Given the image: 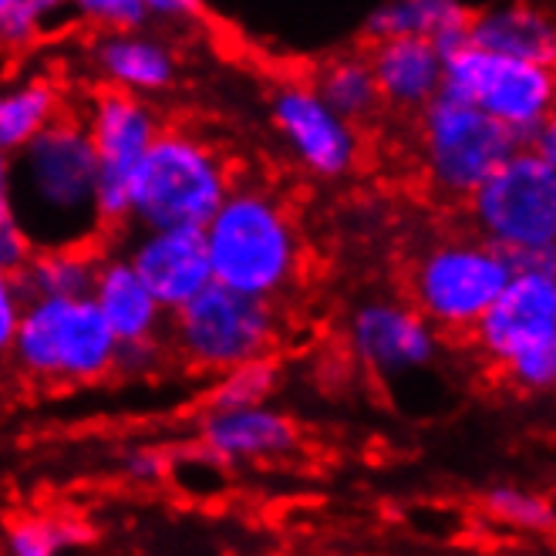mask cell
<instances>
[{
    "mask_svg": "<svg viewBox=\"0 0 556 556\" xmlns=\"http://www.w3.org/2000/svg\"><path fill=\"white\" fill-rule=\"evenodd\" d=\"M311 85L317 88V94L327 105L357 125L375 118L381 109V94H378V85L371 75L368 54H362V51H344V54L327 58L314 72Z\"/></svg>",
    "mask_w": 556,
    "mask_h": 556,
    "instance_id": "23",
    "label": "cell"
},
{
    "mask_svg": "<svg viewBox=\"0 0 556 556\" xmlns=\"http://www.w3.org/2000/svg\"><path fill=\"white\" fill-rule=\"evenodd\" d=\"M237 173L219 146L182 125H162L132 179L128 226H195L203 230Z\"/></svg>",
    "mask_w": 556,
    "mask_h": 556,
    "instance_id": "4",
    "label": "cell"
},
{
    "mask_svg": "<svg viewBox=\"0 0 556 556\" xmlns=\"http://www.w3.org/2000/svg\"><path fill=\"white\" fill-rule=\"evenodd\" d=\"M519 146L513 128L445 91L418 112L421 173L445 203H466Z\"/></svg>",
    "mask_w": 556,
    "mask_h": 556,
    "instance_id": "8",
    "label": "cell"
},
{
    "mask_svg": "<svg viewBox=\"0 0 556 556\" xmlns=\"http://www.w3.org/2000/svg\"><path fill=\"white\" fill-rule=\"evenodd\" d=\"M200 445L210 448L223 466H264L287 459L301 448V429L290 415L264 405L216 408L206 405L200 418Z\"/></svg>",
    "mask_w": 556,
    "mask_h": 556,
    "instance_id": "16",
    "label": "cell"
},
{
    "mask_svg": "<svg viewBox=\"0 0 556 556\" xmlns=\"http://www.w3.org/2000/svg\"><path fill=\"white\" fill-rule=\"evenodd\" d=\"M24 287L17 280V270L0 267V362L11 354V341L17 331V320L24 311Z\"/></svg>",
    "mask_w": 556,
    "mask_h": 556,
    "instance_id": "31",
    "label": "cell"
},
{
    "mask_svg": "<svg viewBox=\"0 0 556 556\" xmlns=\"http://www.w3.org/2000/svg\"><path fill=\"white\" fill-rule=\"evenodd\" d=\"M11 186L30 247H102L98 166L81 115L64 112L11 155Z\"/></svg>",
    "mask_w": 556,
    "mask_h": 556,
    "instance_id": "1",
    "label": "cell"
},
{
    "mask_svg": "<svg viewBox=\"0 0 556 556\" xmlns=\"http://www.w3.org/2000/svg\"><path fill=\"white\" fill-rule=\"evenodd\" d=\"M169 459L173 452L169 448H159V445H139L132 452H125L122 469L132 482L142 485H159L162 479H169Z\"/></svg>",
    "mask_w": 556,
    "mask_h": 556,
    "instance_id": "32",
    "label": "cell"
},
{
    "mask_svg": "<svg viewBox=\"0 0 556 556\" xmlns=\"http://www.w3.org/2000/svg\"><path fill=\"white\" fill-rule=\"evenodd\" d=\"M68 8L91 30H132L149 24L139 0H68Z\"/></svg>",
    "mask_w": 556,
    "mask_h": 556,
    "instance_id": "29",
    "label": "cell"
},
{
    "mask_svg": "<svg viewBox=\"0 0 556 556\" xmlns=\"http://www.w3.org/2000/svg\"><path fill=\"white\" fill-rule=\"evenodd\" d=\"M98 247H35L21 264L24 298H81L91 290Z\"/></svg>",
    "mask_w": 556,
    "mask_h": 556,
    "instance_id": "22",
    "label": "cell"
},
{
    "mask_svg": "<svg viewBox=\"0 0 556 556\" xmlns=\"http://www.w3.org/2000/svg\"><path fill=\"white\" fill-rule=\"evenodd\" d=\"M469 341L516 391L549 395L556 388V264L516 267Z\"/></svg>",
    "mask_w": 556,
    "mask_h": 556,
    "instance_id": "3",
    "label": "cell"
},
{
    "mask_svg": "<svg viewBox=\"0 0 556 556\" xmlns=\"http://www.w3.org/2000/svg\"><path fill=\"white\" fill-rule=\"evenodd\" d=\"M68 21V0H0V51H30Z\"/></svg>",
    "mask_w": 556,
    "mask_h": 556,
    "instance_id": "24",
    "label": "cell"
},
{
    "mask_svg": "<svg viewBox=\"0 0 556 556\" xmlns=\"http://www.w3.org/2000/svg\"><path fill=\"white\" fill-rule=\"evenodd\" d=\"M351 357L381 381H402L439 362L442 334L412 301H365L348 320Z\"/></svg>",
    "mask_w": 556,
    "mask_h": 556,
    "instance_id": "13",
    "label": "cell"
},
{
    "mask_svg": "<svg viewBox=\"0 0 556 556\" xmlns=\"http://www.w3.org/2000/svg\"><path fill=\"white\" fill-rule=\"evenodd\" d=\"M122 256L152 290L159 307L173 314L213 283L203 230L195 226H128Z\"/></svg>",
    "mask_w": 556,
    "mask_h": 556,
    "instance_id": "14",
    "label": "cell"
},
{
    "mask_svg": "<svg viewBox=\"0 0 556 556\" xmlns=\"http://www.w3.org/2000/svg\"><path fill=\"white\" fill-rule=\"evenodd\" d=\"M280 307L267 298L210 283L189 304L169 314V351L182 365L219 375L247 357L274 354L280 338Z\"/></svg>",
    "mask_w": 556,
    "mask_h": 556,
    "instance_id": "9",
    "label": "cell"
},
{
    "mask_svg": "<svg viewBox=\"0 0 556 556\" xmlns=\"http://www.w3.org/2000/svg\"><path fill=\"white\" fill-rule=\"evenodd\" d=\"M469 8L463 0H384L378 4L368 21L365 35L368 41L378 38H425L432 41L442 54H452L463 48L466 27H469Z\"/></svg>",
    "mask_w": 556,
    "mask_h": 556,
    "instance_id": "20",
    "label": "cell"
},
{
    "mask_svg": "<svg viewBox=\"0 0 556 556\" xmlns=\"http://www.w3.org/2000/svg\"><path fill=\"white\" fill-rule=\"evenodd\" d=\"M91 530L75 516H21L4 530V553L11 556H58L88 546Z\"/></svg>",
    "mask_w": 556,
    "mask_h": 556,
    "instance_id": "26",
    "label": "cell"
},
{
    "mask_svg": "<svg viewBox=\"0 0 556 556\" xmlns=\"http://www.w3.org/2000/svg\"><path fill=\"white\" fill-rule=\"evenodd\" d=\"M169 341L162 338H139V341H122L115 351V375L118 378H132V381H146L155 378L169 362Z\"/></svg>",
    "mask_w": 556,
    "mask_h": 556,
    "instance_id": "30",
    "label": "cell"
},
{
    "mask_svg": "<svg viewBox=\"0 0 556 556\" xmlns=\"http://www.w3.org/2000/svg\"><path fill=\"white\" fill-rule=\"evenodd\" d=\"M516 274V260L476 230L421 247L408 270V301L442 338H469L476 320Z\"/></svg>",
    "mask_w": 556,
    "mask_h": 556,
    "instance_id": "6",
    "label": "cell"
},
{
    "mask_svg": "<svg viewBox=\"0 0 556 556\" xmlns=\"http://www.w3.org/2000/svg\"><path fill=\"white\" fill-rule=\"evenodd\" d=\"M88 298L94 301L98 314L105 317L115 341H139V338H162L166 334L169 314L159 307L152 290L132 270L122 253H98V267Z\"/></svg>",
    "mask_w": 556,
    "mask_h": 556,
    "instance_id": "18",
    "label": "cell"
},
{
    "mask_svg": "<svg viewBox=\"0 0 556 556\" xmlns=\"http://www.w3.org/2000/svg\"><path fill=\"white\" fill-rule=\"evenodd\" d=\"M118 341L88 293L27 298L11 341L14 368L45 388H88L115 375Z\"/></svg>",
    "mask_w": 556,
    "mask_h": 556,
    "instance_id": "5",
    "label": "cell"
},
{
    "mask_svg": "<svg viewBox=\"0 0 556 556\" xmlns=\"http://www.w3.org/2000/svg\"><path fill=\"white\" fill-rule=\"evenodd\" d=\"M442 91L482 109L485 115L513 128L519 139H527L533 128L553 118L556 75L553 64L500 54L466 41L463 48L445 54Z\"/></svg>",
    "mask_w": 556,
    "mask_h": 556,
    "instance_id": "10",
    "label": "cell"
},
{
    "mask_svg": "<svg viewBox=\"0 0 556 556\" xmlns=\"http://www.w3.org/2000/svg\"><path fill=\"white\" fill-rule=\"evenodd\" d=\"M30 240L21 226L14 186H11V159L0 155V267L21 270V264L30 256Z\"/></svg>",
    "mask_w": 556,
    "mask_h": 556,
    "instance_id": "28",
    "label": "cell"
},
{
    "mask_svg": "<svg viewBox=\"0 0 556 556\" xmlns=\"http://www.w3.org/2000/svg\"><path fill=\"white\" fill-rule=\"evenodd\" d=\"M368 64L388 109L421 112L442 94L445 54L425 38H378L368 48Z\"/></svg>",
    "mask_w": 556,
    "mask_h": 556,
    "instance_id": "17",
    "label": "cell"
},
{
    "mask_svg": "<svg viewBox=\"0 0 556 556\" xmlns=\"http://www.w3.org/2000/svg\"><path fill=\"white\" fill-rule=\"evenodd\" d=\"M68 112L64 88L48 75H27L0 88V155H14Z\"/></svg>",
    "mask_w": 556,
    "mask_h": 556,
    "instance_id": "21",
    "label": "cell"
},
{
    "mask_svg": "<svg viewBox=\"0 0 556 556\" xmlns=\"http://www.w3.org/2000/svg\"><path fill=\"white\" fill-rule=\"evenodd\" d=\"M482 509L489 519L500 522V527L513 533H527V536H549L556 522V509L549 496L527 485H516V482L489 485L482 496Z\"/></svg>",
    "mask_w": 556,
    "mask_h": 556,
    "instance_id": "25",
    "label": "cell"
},
{
    "mask_svg": "<svg viewBox=\"0 0 556 556\" xmlns=\"http://www.w3.org/2000/svg\"><path fill=\"white\" fill-rule=\"evenodd\" d=\"M213 283L283 301L307 274V243L298 213L264 182L233 179L203 226Z\"/></svg>",
    "mask_w": 556,
    "mask_h": 556,
    "instance_id": "2",
    "label": "cell"
},
{
    "mask_svg": "<svg viewBox=\"0 0 556 556\" xmlns=\"http://www.w3.org/2000/svg\"><path fill=\"white\" fill-rule=\"evenodd\" d=\"M280 384H283V368L274 354L247 357V362L216 375V384L210 388L206 405H216V408L264 405V402H274Z\"/></svg>",
    "mask_w": 556,
    "mask_h": 556,
    "instance_id": "27",
    "label": "cell"
},
{
    "mask_svg": "<svg viewBox=\"0 0 556 556\" xmlns=\"http://www.w3.org/2000/svg\"><path fill=\"white\" fill-rule=\"evenodd\" d=\"M270 122L293 166L311 179L338 182L362 166V125L334 112L304 78H290L274 88Z\"/></svg>",
    "mask_w": 556,
    "mask_h": 556,
    "instance_id": "12",
    "label": "cell"
},
{
    "mask_svg": "<svg viewBox=\"0 0 556 556\" xmlns=\"http://www.w3.org/2000/svg\"><path fill=\"white\" fill-rule=\"evenodd\" d=\"M85 64L98 88H115L139 98L169 94L179 85L182 61L169 38L152 35L149 24L132 30H91Z\"/></svg>",
    "mask_w": 556,
    "mask_h": 556,
    "instance_id": "15",
    "label": "cell"
},
{
    "mask_svg": "<svg viewBox=\"0 0 556 556\" xmlns=\"http://www.w3.org/2000/svg\"><path fill=\"white\" fill-rule=\"evenodd\" d=\"M149 24H169V27H186L203 21L206 4L203 0H139Z\"/></svg>",
    "mask_w": 556,
    "mask_h": 556,
    "instance_id": "33",
    "label": "cell"
},
{
    "mask_svg": "<svg viewBox=\"0 0 556 556\" xmlns=\"http://www.w3.org/2000/svg\"><path fill=\"white\" fill-rule=\"evenodd\" d=\"M81 125L91 139L98 166V213L105 233L128 230V203H132V179L142 155L162 128V115L149 98L98 88L81 112Z\"/></svg>",
    "mask_w": 556,
    "mask_h": 556,
    "instance_id": "11",
    "label": "cell"
},
{
    "mask_svg": "<svg viewBox=\"0 0 556 556\" xmlns=\"http://www.w3.org/2000/svg\"><path fill=\"white\" fill-rule=\"evenodd\" d=\"M466 38L479 48L556 64V24L536 0H500L479 14H469Z\"/></svg>",
    "mask_w": 556,
    "mask_h": 556,
    "instance_id": "19",
    "label": "cell"
},
{
    "mask_svg": "<svg viewBox=\"0 0 556 556\" xmlns=\"http://www.w3.org/2000/svg\"><path fill=\"white\" fill-rule=\"evenodd\" d=\"M472 230L516 267L556 264V162L519 146L469 200Z\"/></svg>",
    "mask_w": 556,
    "mask_h": 556,
    "instance_id": "7",
    "label": "cell"
}]
</instances>
